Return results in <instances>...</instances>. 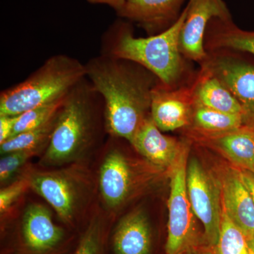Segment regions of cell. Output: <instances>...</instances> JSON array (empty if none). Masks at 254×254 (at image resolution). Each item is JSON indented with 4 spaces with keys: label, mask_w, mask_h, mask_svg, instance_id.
I'll use <instances>...</instances> for the list:
<instances>
[{
    "label": "cell",
    "mask_w": 254,
    "mask_h": 254,
    "mask_svg": "<svg viewBox=\"0 0 254 254\" xmlns=\"http://www.w3.org/2000/svg\"><path fill=\"white\" fill-rule=\"evenodd\" d=\"M17 116L1 115L0 116V144H2L12 136Z\"/></svg>",
    "instance_id": "obj_27"
},
{
    "label": "cell",
    "mask_w": 254,
    "mask_h": 254,
    "mask_svg": "<svg viewBox=\"0 0 254 254\" xmlns=\"http://www.w3.org/2000/svg\"><path fill=\"white\" fill-rule=\"evenodd\" d=\"M192 87L195 104L247 118L245 108L239 100L206 66H203L199 78Z\"/></svg>",
    "instance_id": "obj_16"
},
{
    "label": "cell",
    "mask_w": 254,
    "mask_h": 254,
    "mask_svg": "<svg viewBox=\"0 0 254 254\" xmlns=\"http://www.w3.org/2000/svg\"><path fill=\"white\" fill-rule=\"evenodd\" d=\"M209 140L242 170L254 172V128L243 127Z\"/></svg>",
    "instance_id": "obj_18"
},
{
    "label": "cell",
    "mask_w": 254,
    "mask_h": 254,
    "mask_svg": "<svg viewBox=\"0 0 254 254\" xmlns=\"http://www.w3.org/2000/svg\"><path fill=\"white\" fill-rule=\"evenodd\" d=\"M105 231L101 222L92 220L82 234L76 250L71 254H105Z\"/></svg>",
    "instance_id": "obj_24"
},
{
    "label": "cell",
    "mask_w": 254,
    "mask_h": 254,
    "mask_svg": "<svg viewBox=\"0 0 254 254\" xmlns=\"http://www.w3.org/2000/svg\"><path fill=\"white\" fill-rule=\"evenodd\" d=\"M86 77L85 64L66 55H55L26 79L0 93V116H17L65 98Z\"/></svg>",
    "instance_id": "obj_4"
},
{
    "label": "cell",
    "mask_w": 254,
    "mask_h": 254,
    "mask_svg": "<svg viewBox=\"0 0 254 254\" xmlns=\"http://www.w3.org/2000/svg\"><path fill=\"white\" fill-rule=\"evenodd\" d=\"M249 247H250L251 254H254V235L250 239H247Z\"/></svg>",
    "instance_id": "obj_31"
},
{
    "label": "cell",
    "mask_w": 254,
    "mask_h": 254,
    "mask_svg": "<svg viewBox=\"0 0 254 254\" xmlns=\"http://www.w3.org/2000/svg\"><path fill=\"white\" fill-rule=\"evenodd\" d=\"M65 98L53 103L41 105L18 115L11 137L22 132L38 128L48 123L58 113Z\"/></svg>",
    "instance_id": "obj_23"
},
{
    "label": "cell",
    "mask_w": 254,
    "mask_h": 254,
    "mask_svg": "<svg viewBox=\"0 0 254 254\" xmlns=\"http://www.w3.org/2000/svg\"><path fill=\"white\" fill-rule=\"evenodd\" d=\"M240 174L242 182L250 190L254 202V172L242 169V170H240Z\"/></svg>",
    "instance_id": "obj_28"
},
{
    "label": "cell",
    "mask_w": 254,
    "mask_h": 254,
    "mask_svg": "<svg viewBox=\"0 0 254 254\" xmlns=\"http://www.w3.org/2000/svg\"><path fill=\"white\" fill-rule=\"evenodd\" d=\"M192 120L200 132L206 136H215L242 128L245 118L242 115L222 113L194 103Z\"/></svg>",
    "instance_id": "obj_20"
},
{
    "label": "cell",
    "mask_w": 254,
    "mask_h": 254,
    "mask_svg": "<svg viewBox=\"0 0 254 254\" xmlns=\"http://www.w3.org/2000/svg\"><path fill=\"white\" fill-rule=\"evenodd\" d=\"M115 254H150L151 230L144 214L135 211L120 222L113 238Z\"/></svg>",
    "instance_id": "obj_17"
},
{
    "label": "cell",
    "mask_w": 254,
    "mask_h": 254,
    "mask_svg": "<svg viewBox=\"0 0 254 254\" xmlns=\"http://www.w3.org/2000/svg\"><path fill=\"white\" fill-rule=\"evenodd\" d=\"M104 106L101 95L84 78L66 95L57 115L56 123L43 161L59 165L72 161L94 140L97 110Z\"/></svg>",
    "instance_id": "obj_3"
},
{
    "label": "cell",
    "mask_w": 254,
    "mask_h": 254,
    "mask_svg": "<svg viewBox=\"0 0 254 254\" xmlns=\"http://www.w3.org/2000/svg\"><path fill=\"white\" fill-rule=\"evenodd\" d=\"M86 78L103 98L106 129L131 143L149 116L152 92L159 80L138 64L103 54L86 64Z\"/></svg>",
    "instance_id": "obj_1"
},
{
    "label": "cell",
    "mask_w": 254,
    "mask_h": 254,
    "mask_svg": "<svg viewBox=\"0 0 254 254\" xmlns=\"http://www.w3.org/2000/svg\"><path fill=\"white\" fill-rule=\"evenodd\" d=\"M228 88L254 118V67L228 57H218L204 65Z\"/></svg>",
    "instance_id": "obj_14"
},
{
    "label": "cell",
    "mask_w": 254,
    "mask_h": 254,
    "mask_svg": "<svg viewBox=\"0 0 254 254\" xmlns=\"http://www.w3.org/2000/svg\"><path fill=\"white\" fill-rule=\"evenodd\" d=\"M222 208L247 239L254 235V202L240 171L229 169L220 182Z\"/></svg>",
    "instance_id": "obj_12"
},
{
    "label": "cell",
    "mask_w": 254,
    "mask_h": 254,
    "mask_svg": "<svg viewBox=\"0 0 254 254\" xmlns=\"http://www.w3.org/2000/svg\"><path fill=\"white\" fill-rule=\"evenodd\" d=\"M193 87L173 89L158 82L152 92L150 115L162 131L190 125L193 111Z\"/></svg>",
    "instance_id": "obj_9"
},
{
    "label": "cell",
    "mask_w": 254,
    "mask_h": 254,
    "mask_svg": "<svg viewBox=\"0 0 254 254\" xmlns=\"http://www.w3.org/2000/svg\"><path fill=\"white\" fill-rule=\"evenodd\" d=\"M38 150H21L4 155L0 160V180L1 182L9 180L14 173L33 156Z\"/></svg>",
    "instance_id": "obj_25"
},
{
    "label": "cell",
    "mask_w": 254,
    "mask_h": 254,
    "mask_svg": "<svg viewBox=\"0 0 254 254\" xmlns=\"http://www.w3.org/2000/svg\"><path fill=\"white\" fill-rule=\"evenodd\" d=\"M133 175L127 157L118 149L108 152L100 167V193L106 204L116 208L128 198L133 186Z\"/></svg>",
    "instance_id": "obj_15"
},
{
    "label": "cell",
    "mask_w": 254,
    "mask_h": 254,
    "mask_svg": "<svg viewBox=\"0 0 254 254\" xmlns=\"http://www.w3.org/2000/svg\"><path fill=\"white\" fill-rule=\"evenodd\" d=\"M182 254H214L213 249H210V251H208L206 253L204 252H200L198 247H194V248L190 249V250L187 251V252H184Z\"/></svg>",
    "instance_id": "obj_30"
},
{
    "label": "cell",
    "mask_w": 254,
    "mask_h": 254,
    "mask_svg": "<svg viewBox=\"0 0 254 254\" xmlns=\"http://www.w3.org/2000/svg\"><path fill=\"white\" fill-rule=\"evenodd\" d=\"M30 187L57 212L64 223L74 219L80 190L76 179L65 171L41 172L30 177Z\"/></svg>",
    "instance_id": "obj_10"
},
{
    "label": "cell",
    "mask_w": 254,
    "mask_h": 254,
    "mask_svg": "<svg viewBox=\"0 0 254 254\" xmlns=\"http://www.w3.org/2000/svg\"><path fill=\"white\" fill-rule=\"evenodd\" d=\"M131 144L150 163L163 168H171L186 145L164 135L150 115L142 123Z\"/></svg>",
    "instance_id": "obj_13"
},
{
    "label": "cell",
    "mask_w": 254,
    "mask_h": 254,
    "mask_svg": "<svg viewBox=\"0 0 254 254\" xmlns=\"http://www.w3.org/2000/svg\"><path fill=\"white\" fill-rule=\"evenodd\" d=\"M188 148L185 145L176 161L170 168L166 254H182L198 247L199 243L195 226V216L187 193Z\"/></svg>",
    "instance_id": "obj_5"
},
{
    "label": "cell",
    "mask_w": 254,
    "mask_h": 254,
    "mask_svg": "<svg viewBox=\"0 0 254 254\" xmlns=\"http://www.w3.org/2000/svg\"><path fill=\"white\" fill-rule=\"evenodd\" d=\"M57 115L58 113L42 126L15 135L2 144H0L1 154L6 155L21 150H38L43 145L49 144L56 123Z\"/></svg>",
    "instance_id": "obj_21"
},
{
    "label": "cell",
    "mask_w": 254,
    "mask_h": 254,
    "mask_svg": "<svg viewBox=\"0 0 254 254\" xmlns=\"http://www.w3.org/2000/svg\"><path fill=\"white\" fill-rule=\"evenodd\" d=\"M187 187L193 213L203 224L205 243L213 249L218 243L221 226L220 183L214 181L197 159L191 158L187 163Z\"/></svg>",
    "instance_id": "obj_6"
},
{
    "label": "cell",
    "mask_w": 254,
    "mask_h": 254,
    "mask_svg": "<svg viewBox=\"0 0 254 254\" xmlns=\"http://www.w3.org/2000/svg\"><path fill=\"white\" fill-rule=\"evenodd\" d=\"M187 6L180 33V51L189 59L204 61V38L210 21L213 18L232 19L231 14L224 0H190Z\"/></svg>",
    "instance_id": "obj_7"
},
{
    "label": "cell",
    "mask_w": 254,
    "mask_h": 254,
    "mask_svg": "<svg viewBox=\"0 0 254 254\" xmlns=\"http://www.w3.org/2000/svg\"><path fill=\"white\" fill-rule=\"evenodd\" d=\"M187 10V4L171 26L147 38L135 36L129 21H115L103 34L100 54L138 64L164 86L173 88L183 71L180 37Z\"/></svg>",
    "instance_id": "obj_2"
},
{
    "label": "cell",
    "mask_w": 254,
    "mask_h": 254,
    "mask_svg": "<svg viewBox=\"0 0 254 254\" xmlns=\"http://www.w3.org/2000/svg\"><path fill=\"white\" fill-rule=\"evenodd\" d=\"M208 28L211 31L210 46L213 48L247 52L254 55V33L242 31L233 24L232 19L213 18Z\"/></svg>",
    "instance_id": "obj_19"
},
{
    "label": "cell",
    "mask_w": 254,
    "mask_h": 254,
    "mask_svg": "<svg viewBox=\"0 0 254 254\" xmlns=\"http://www.w3.org/2000/svg\"><path fill=\"white\" fill-rule=\"evenodd\" d=\"M185 0H127L116 11L119 17L136 23L148 33L163 31L181 15Z\"/></svg>",
    "instance_id": "obj_11"
},
{
    "label": "cell",
    "mask_w": 254,
    "mask_h": 254,
    "mask_svg": "<svg viewBox=\"0 0 254 254\" xmlns=\"http://www.w3.org/2000/svg\"><path fill=\"white\" fill-rule=\"evenodd\" d=\"M214 254H252L245 234L222 208L221 226Z\"/></svg>",
    "instance_id": "obj_22"
},
{
    "label": "cell",
    "mask_w": 254,
    "mask_h": 254,
    "mask_svg": "<svg viewBox=\"0 0 254 254\" xmlns=\"http://www.w3.org/2000/svg\"><path fill=\"white\" fill-rule=\"evenodd\" d=\"M127 0H87L88 3L92 4H105L115 10L120 9L125 4Z\"/></svg>",
    "instance_id": "obj_29"
},
{
    "label": "cell",
    "mask_w": 254,
    "mask_h": 254,
    "mask_svg": "<svg viewBox=\"0 0 254 254\" xmlns=\"http://www.w3.org/2000/svg\"><path fill=\"white\" fill-rule=\"evenodd\" d=\"M64 240V230L55 225L49 210L43 205L32 204L23 215L15 254H56Z\"/></svg>",
    "instance_id": "obj_8"
},
{
    "label": "cell",
    "mask_w": 254,
    "mask_h": 254,
    "mask_svg": "<svg viewBox=\"0 0 254 254\" xmlns=\"http://www.w3.org/2000/svg\"><path fill=\"white\" fill-rule=\"evenodd\" d=\"M30 187L29 180H21L14 182L6 188L3 189L0 191V211L4 213L13 204L25 190Z\"/></svg>",
    "instance_id": "obj_26"
}]
</instances>
